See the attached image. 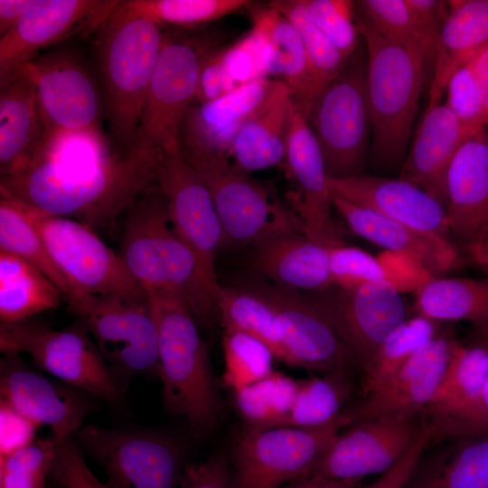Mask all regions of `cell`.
Returning a JSON list of instances; mask_svg holds the SVG:
<instances>
[{
	"label": "cell",
	"instance_id": "e7e4bbea",
	"mask_svg": "<svg viewBox=\"0 0 488 488\" xmlns=\"http://www.w3.org/2000/svg\"><path fill=\"white\" fill-rule=\"evenodd\" d=\"M474 70L488 116V45L476 56Z\"/></svg>",
	"mask_w": 488,
	"mask_h": 488
},
{
	"label": "cell",
	"instance_id": "5b68a950",
	"mask_svg": "<svg viewBox=\"0 0 488 488\" xmlns=\"http://www.w3.org/2000/svg\"><path fill=\"white\" fill-rule=\"evenodd\" d=\"M357 23L367 56L370 158L377 167L401 169L418 108L426 60L388 40L364 19Z\"/></svg>",
	"mask_w": 488,
	"mask_h": 488
},
{
	"label": "cell",
	"instance_id": "03108f58",
	"mask_svg": "<svg viewBox=\"0 0 488 488\" xmlns=\"http://www.w3.org/2000/svg\"><path fill=\"white\" fill-rule=\"evenodd\" d=\"M470 338L473 343L488 344V324L480 327H474Z\"/></svg>",
	"mask_w": 488,
	"mask_h": 488
},
{
	"label": "cell",
	"instance_id": "91938a15",
	"mask_svg": "<svg viewBox=\"0 0 488 488\" xmlns=\"http://www.w3.org/2000/svg\"><path fill=\"white\" fill-rule=\"evenodd\" d=\"M59 465L80 488H112L107 483L97 479L87 465L83 454L73 443L66 445L61 449Z\"/></svg>",
	"mask_w": 488,
	"mask_h": 488
},
{
	"label": "cell",
	"instance_id": "5bb4252c",
	"mask_svg": "<svg viewBox=\"0 0 488 488\" xmlns=\"http://www.w3.org/2000/svg\"><path fill=\"white\" fill-rule=\"evenodd\" d=\"M212 197L226 244L254 247L273 237L304 231L292 208L285 206L232 163L193 168Z\"/></svg>",
	"mask_w": 488,
	"mask_h": 488
},
{
	"label": "cell",
	"instance_id": "83f0119b",
	"mask_svg": "<svg viewBox=\"0 0 488 488\" xmlns=\"http://www.w3.org/2000/svg\"><path fill=\"white\" fill-rule=\"evenodd\" d=\"M329 248L304 231L287 232L254 246L251 263L269 283L315 293L333 286Z\"/></svg>",
	"mask_w": 488,
	"mask_h": 488
},
{
	"label": "cell",
	"instance_id": "8d00e7d4",
	"mask_svg": "<svg viewBox=\"0 0 488 488\" xmlns=\"http://www.w3.org/2000/svg\"><path fill=\"white\" fill-rule=\"evenodd\" d=\"M0 250L18 256L41 270L61 290L73 314L81 299L54 263L23 203L0 192Z\"/></svg>",
	"mask_w": 488,
	"mask_h": 488
},
{
	"label": "cell",
	"instance_id": "603a6c76",
	"mask_svg": "<svg viewBox=\"0 0 488 488\" xmlns=\"http://www.w3.org/2000/svg\"><path fill=\"white\" fill-rule=\"evenodd\" d=\"M455 343L437 334L426 343L388 382L344 409L348 426L388 416H422Z\"/></svg>",
	"mask_w": 488,
	"mask_h": 488
},
{
	"label": "cell",
	"instance_id": "3957f363",
	"mask_svg": "<svg viewBox=\"0 0 488 488\" xmlns=\"http://www.w3.org/2000/svg\"><path fill=\"white\" fill-rule=\"evenodd\" d=\"M164 29L130 11L124 1L98 29L95 49L112 145L126 152L137 141Z\"/></svg>",
	"mask_w": 488,
	"mask_h": 488
},
{
	"label": "cell",
	"instance_id": "db71d44e",
	"mask_svg": "<svg viewBox=\"0 0 488 488\" xmlns=\"http://www.w3.org/2000/svg\"><path fill=\"white\" fill-rule=\"evenodd\" d=\"M488 434V381L478 399L434 432V442Z\"/></svg>",
	"mask_w": 488,
	"mask_h": 488
},
{
	"label": "cell",
	"instance_id": "ee69618b",
	"mask_svg": "<svg viewBox=\"0 0 488 488\" xmlns=\"http://www.w3.org/2000/svg\"><path fill=\"white\" fill-rule=\"evenodd\" d=\"M224 370L222 383L236 392L274 371L275 358L267 345L242 332L224 330L222 336Z\"/></svg>",
	"mask_w": 488,
	"mask_h": 488
},
{
	"label": "cell",
	"instance_id": "ac0fdd59",
	"mask_svg": "<svg viewBox=\"0 0 488 488\" xmlns=\"http://www.w3.org/2000/svg\"><path fill=\"white\" fill-rule=\"evenodd\" d=\"M114 0H33L18 23L0 38V85L13 79L42 49L98 30Z\"/></svg>",
	"mask_w": 488,
	"mask_h": 488
},
{
	"label": "cell",
	"instance_id": "277c9868",
	"mask_svg": "<svg viewBox=\"0 0 488 488\" xmlns=\"http://www.w3.org/2000/svg\"><path fill=\"white\" fill-rule=\"evenodd\" d=\"M146 294L157 327V378L164 406L195 434L208 435L220 421L221 399L199 323L183 297Z\"/></svg>",
	"mask_w": 488,
	"mask_h": 488
},
{
	"label": "cell",
	"instance_id": "6125c7cd",
	"mask_svg": "<svg viewBox=\"0 0 488 488\" xmlns=\"http://www.w3.org/2000/svg\"><path fill=\"white\" fill-rule=\"evenodd\" d=\"M282 488H362L358 480H333L309 475L296 480Z\"/></svg>",
	"mask_w": 488,
	"mask_h": 488
},
{
	"label": "cell",
	"instance_id": "7402d4cb",
	"mask_svg": "<svg viewBox=\"0 0 488 488\" xmlns=\"http://www.w3.org/2000/svg\"><path fill=\"white\" fill-rule=\"evenodd\" d=\"M293 190L292 209L299 217L304 232L326 246L343 243L333 218V201L320 145L306 120L291 102L284 160Z\"/></svg>",
	"mask_w": 488,
	"mask_h": 488
},
{
	"label": "cell",
	"instance_id": "4fadbf2b",
	"mask_svg": "<svg viewBox=\"0 0 488 488\" xmlns=\"http://www.w3.org/2000/svg\"><path fill=\"white\" fill-rule=\"evenodd\" d=\"M19 72L31 82L43 138L61 133L104 135L102 99L96 82L76 54L57 50L39 55Z\"/></svg>",
	"mask_w": 488,
	"mask_h": 488
},
{
	"label": "cell",
	"instance_id": "003e7915",
	"mask_svg": "<svg viewBox=\"0 0 488 488\" xmlns=\"http://www.w3.org/2000/svg\"><path fill=\"white\" fill-rule=\"evenodd\" d=\"M57 483H59L62 488H80L77 483H75L71 478L61 475L56 479Z\"/></svg>",
	"mask_w": 488,
	"mask_h": 488
},
{
	"label": "cell",
	"instance_id": "9a60e30c",
	"mask_svg": "<svg viewBox=\"0 0 488 488\" xmlns=\"http://www.w3.org/2000/svg\"><path fill=\"white\" fill-rule=\"evenodd\" d=\"M244 286L264 298L273 309L286 365L351 375L356 365L312 296L267 281Z\"/></svg>",
	"mask_w": 488,
	"mask_h": 488
},
{
	"label": "cell",
	"instance_id": "e0dca14e",
	"mask_svg": "<svg viewBox=\"0 0 488 488\" xmlns=\"http://www.w3.org/2000/svg\"><path fill=\"white\" fill-rule=\"evenodd\" d=\"M422 425V416H388L350 425L335 436L309 475L361 481L381 474L403 456Z\"/></svg>",
	"mask_w": 488,
	"mask_h": 488
},
{
	"label": "cell",
	"instance_id": "52a82bcc",
	"mask_svg": "<svg viewBox=\"0 0 488 488\" xmlns=\"http://www.w3.org/2000/svg\"><path fill=\"white\" fill-rule=\"evenodd\" d=\"M2 353H25L36 369L108 404L120 407L124 391L85 325L55 329L33 319L0 324Z\"/></svg>",
	"mask_w": 488,
	"mask_h": 488
},
{
	"label": "cell",
	"instance_id": "c3c4849f",
	"mask_svg": "<svg viewBox=\"0 0 488 488\" xmlns=\"http://www.w3.org/2000/svg\"><path fill=\"white\" fill-rule=\"evenodd\" d=\"M476 56L461 66L449 79L445 91V104L463 126L480 130L488 126V116L474 70Z\"/></svg>",
	"mask_w": 488,
	"mask_h": 488
},
{
	"label": "cell",
	"instance_id": "7bdbcfd3",
	"mask_svg": "<svg viewBox=\"0 0 488 488\" xmlns=\"http://www.w3.org/2000/svg\"><path fill=\"white\" fill-rule=\"evenodd\" d=\"M127 7L163 28H195L248 8V0H127Z\"/></svg>",
	"mask_w": 488,
	"mask_h": 488
},
{
	"label": "cell",
	"instance_id": "8992f818",
	"mask_svg": "<svg viewBox=\"0 0 488 488\" xmlns=\"http://www.w3.org/2000/svg\"><path fill=\"white\" fill-rule=\"evenodd\" d=\"M220 46L218 34L202 26L164 29L137 140L159 147L165 155L179 152L181 124L195 102L203 62Z\"/></svg>",
	"mask_w": 488,
	"mask_h": 488
},
{
	"label": "cell",
	"instance_id": "7c38bea8",
	"mask_svg": "<svg viewBox=\"0 0 488 488\" xmlns=\"http://www.w3.org/2000/svg\"><path fill=\"white\" fill-rule=\"evenodd\" d=\"M75 315L124 392L137 375L158 377L157 327L147 294L90 296Z\"/></svg>",
	"mask_w": 488,
	"mask_h": 488
},
{
	"label": "cell",
	"instance_id": "be15d7a7",
	"mask_svg": "<svg viewBox=\"0 0 488 488\" xmlns=\"http://www.w3.org/2000/svg\"><path fill=\"white\" fill-rule=\"evenodd\" d=\"M465 249L479 267L488 270V225Z\"/></svg>",
	"mask_w": 488,
	"mask_h": 488
},
{
	"label": "cell",
	"instance_id": "60d3db41",
	"mask_svg": "<svg viewBox=\"0 0 488 488\" xmlns=\"http://www.w3.org/2000/svg\"><path fill=\"white\" fill-rule=\"evenodd\" d=\"M297 380L280 371L233 392L236 410L246 427L263 429L285 427Z\"/></svg>",
	"mask_w": 488,
	"mask_h": 488
},
{
	"label": "cell",
	"instance_id": "681fc988",
	"mask_svg": "<svg viewBox=\"0 0 488 488\" xmlns=\"http://www.w3.org/2000/svg\"><path fill=\"white\" fill-rule=\"evenodd\" d=\"M330 273L333 286L352 289L365 284L384 281L376 256L343 242L331 246Z\"/></svg>",
	"mask_w": 488,
	"mask_h": 488
},
{
	"label": "cell",
	"instance_id": "f546056e",
	"mask_svg": "<svg viewBox=\"0 0 488 488\" xmlns=\"http://www.w3.org/2000/svg\"><path fill=\"white\" fill-rule=\"evenodd\" d=\"M488 45V0L449 1L439 34L428 105L441 103L452 75Z\"/></svg>",
	"mask_w": 488,
	"mask_h": 488
},
{
	"label": "cell",
	"instance_id": "7a4b0ae2",
	"mask_svg": "<svg viewBox=\"0 0 488 488\" xmlns=\"http://www.w3.org/2000/svg\"><path fill=\"white\" fill-rule=\"evenodd\" d=\"M120 256L128 271L145 291L183 297L198 323L216 317L221 285L211 282L200 263L174 230L166 202L157 183L127 211Z\"/></svg>",
	"mask_w": 488,
	"mask_h": 488
},
{
	"label": "cell",
	"instance_id": "6da1fadb",
	"mask_svg": "<svg viewBox=\"0 0 488 488\" xmlns=\"http://www.w3.org/2000/svg\"><path fill=\"white\" fill-rule=\"evenodd\" d=\"M164 155L159 147L138 139L131 149L116 150L91 165L33 163L1 176L0 192L39 212L71 218L96 230H106L157 183Z\"/></svg>",
	"mask_w": 488,
	"mask_h": 488
},
{
	"label": "cell",
	"instance_id": "4dcf8cb0",
	"mask_svg": "<svg viewBox=\"0 0 488 488\" xmlns=\"http://www.w3.org/2000/svg\"><path fill=\"white\" fill-rule=\"evenodd\" d=\"M43 140L33 88L21 72L0 85V173L11 175L37 155Z\"/></svg>",
	"mask_w": 488,
	"mask_h": 488
},
{
	"label": "cell",
	"instance_id": "ab89813d",
	"mask_svg": "<svg viewBox=\"0 0 488 488\" xmlns=\"http://www.w3.org/2000/svg\"><path fill=\"white\" fill-rule=\"evenodd\" d=\"M436 322L408 318L379 346L361 371V396L388 382L426 343L436 335Z\"/></svg>",
	"mask_w": 488,
	"mask_h": 488
},
{
	"label": "cell",
	"instance_id": "f907efd6",
	"mask_svg": "<svg viewBox=\"0 0 488 488\" xmlns=\"http://www.w3.org/2000/svg\"><path fill=\"white\" fill-rule=\"evenodd\" d=\"M223 64L233 90L247 83L268 79L264 69L259 42L251 30L233 44L225 46Z\"/></svg>",
	"mask_w": 488,
	"mask_h": 488
},
{
	"label": "cell",
	"instance_id": "680465c9",
	"mask_svg": "<svg viewBox=\"0 0 488 488\" xmlns=\"http://www.w3.org/2000/svg\"><path fill=\"white\" fill-rule=\"evenodd\" d=\"M224 49L225 46L218 47L204 61L194 104H206L233 91L224 69Z\"/></svg>",
	"mask_w": 488,
	"mask_h": 488
},
{
	"label": "cell",
	"instance_id": "8fae6325",
	"mask_svg": "<svg viewBox=\"0 0 488 488\" xmlns=\"http://www.w3.org/2000/svg\"><path fill=\"white\" fill-rule=\"evenodd\" d=\"M74 441L104 470L112 488H177L185 470L175 438L149 430L83 426Z\"/></svg>",
	"mask_w": 488,
	"mask_h": 488
},
{
	"label": "cell",
	"instance_id": "cb8c5ba5",
	"mask_svg": "<svg viewBox=\"0 0 488 488\" xmlns=\"http://www.w3.org/2000/svg\"><path fill=\"white\" fill-rule=\"evenodd\" d=\"M332 196L377 211L421 232L450 240L446 208L427 192L401 178L361 174L328 178Z\"/></svg>",
	"mask_w": 488,
	"mask_h": 488
},
{
	"label": "cell",
	"instance_id": "ffe728a7",
	"mask_svg": "<svg viewBox=\"0 0 488 488\" xmlns=\"http://www.w3.org/2000/svg\"><path fill=\"white\" fill-rule=\"evenodd\" d=\"M157 185L164 196L171 223L215 285V262L226 238L211 192L180 152L165 155Z\"/></svg>",
	"mask_w": 488,
	"mask_h": 488
},
{
	"label": "cell",
	"instance_id": "94428289",
	"mask_svg": "<svg viewBox=\"0 0 488 488\" xmlns=\"http://www.w3.org/2000/svg\"><path fill=\"white\" fill-rule=\"evenodd\" d=\"M33 3V0H0V38L18 23Z\"/></svg>",
	"mask_w": 488,
	"mask_h": 488
},
{
	"label": "cell",
	"instance_id": "b9f144b4",
	"mask_svg": "<svg viewBox=\"0 0 488 488\" xmlns=\"http://www.w3.org/2000/svg\"><path fill=\"white\" fill-rule=\"evenodd\" d=\"M267 5L286 17L297 31L305 47L317 98L342 72L350 59H345L315 24L302 0H273Z\"/></svg>",
	"mask_w": 488,
	"mask_h": 488
},
{
	"label": "cell",
	"instance_id": "9c48e42d",
	"mask_svg": "<svg viewBox=\"0 0 488 488\" xmlns=\"http://www.w3.org/2000/svg\"><path fill=\"white\" fill-rule=\"evenodd\" d=\"M347 426L343 412L330 424L314 428L244 427L232 442V488H282L306 477Z\"/></svg>",
	"mask_w": 488,
	"mask_h": 488
},
{
	"label": "cell",
	"instance_id": "7dc6e473",
	"mask_svg": "<svg viewBox=\"0 0 488 488\" xmlns=\"http://www.w3.org/2000/svg\"><path fill=\"white\" fill-rule=\"evenodd\" d=\"M307 13L347 60L360 48L355 4L349 0H302Z\"/></svg>",
	"mask_w": 488,
	"mask_h": 488
},
{
	"label": "cell",
	"instance_id": "d590c367",
	"mask_svg": "<svg viewBox=\"0 0 488 488\" xmlns=\"http://www.w3.org/2000/svg\"><path fill=\"white\" fill-rule=\"evenodd\" d=\"M414 310L434 322L468 321L474 327L488 324V278L434 277L415 292Z\"/></svg>",
	"mask_w": 488,
	"mask_h": 488
},
{
	"label": "cell",
	"instance_id": "836d02e7",
	"mask_svg": "<svg viewBox=\"0 0 488 488\" xmlns=\"http://www.w3.org/2000/svg\"><path fill=\"white\" fill-rule=\"evenodd\" d=\"M488 381V344L455 343L437 389L422 418L433 432L468 408Z\"/></svg>",
	"mask_w": 488,
	"mask_h": 488
},
{
	"label": "cell",
	"instance_id": "4316f807",
	"mask_svg": "<svg viewBox=\"0 0 488 488\" xmlns=\"http://www.w3.org/2000/svg\"><path fill=\"white\" fill-rule=\"evenodd\" d=\"M251 31L261 51L267 77L283 82L291 92V99L306 117L316 96L313 88L309 64L302 40L280 12L269 6L253 5L248 7Z\"/></svg>",
	"mask_w": 488,
	"mask_h": 488
},
{
	"label": "cell",
	"instance_id": "9f6ffc18",
	"mask_svg": "<svg viewBox=\"0 0 488 488\" xmlns=\"http://www.w3.org/2000/svg\"><path fill=\"white\" fill-rule=\"evenodd\" d=\"M432 441V428L424 421L418 436L403 456L373 483L362 488H405L417 463Z\"/></svg>",
	"mask_w": 488,
	"mask_h": 488
},
{
	"label": "cell",
	"instance_id": "1f68e13d",
	"mask_svg": "<svg viewBox=\"0 0 488 488\" xmlns=\"http://www.w3.org/2000/svg\"><path fill=\"white\" fill-rule=\"evenodd\" d=\"M291 102V92L281 82L243 123L231 149V163L239 171L249 174L284 163Z\"/></svg>",
	"mask_w": 488,
	"mask_h": 488
},
{
	"label": "cell",
	"instance_id": "d4e9b609",
	"mask_svg": "<svg viewBox=\"0 0 488 488\" xmlns=\"http://www.w3.org/2000/svg\"><path fill=\"white\" fill-rule=\"evenodd\" d=\"M446 213L450 236L466 247L488 225V131L468 137L446 174Z\"/></svg>",
	"mask_w": 488,
	"mask_h": 488
},
{
	"label": "cell",
	"instance_id": "30bf717a",
	"mask_svg": "<svg viewBox=\"0 0 488 488\" xmlns=\"http://www.w3.org/2000/svg\"><path fill=\"white\" fill-rule=\"evenodd\" d=\"M23 205L57 267L80 297L79 310L90 296L146 294L120 254L110 249L96 230L77 220L44 214Z\"/></svg>",
	"mask_w": 488,
	"mask_h": 488
},
{
	"label": "cell",
	"instance_id": "f5cc1de1",
	"mask_svg": "<svg viewBox=\"0 0 488 488\" xmlns=\"http://www.w3.org/2000/svg\"><path fill=\"white\" fill-rule=\"evenodd\" d=\"M180 488H232L229 457L216 451L202 462L187 465Z\"/></svg>",
	"mask_w": 488,
	"mask_h": 488
},
{
	"label": "cell",
	"instance_id": "d6986e66",
	"mask_svg": "<svg viewBox=\"0 0 488 488\" xmlns=\"http://www.w3.org/2000/svg\"><path fill=\"white\" fill-rule=\"evenodd\" d=\"M0 394L39 427H48L58 444L74 438L93 410L92 396L29 366L18 353H3Z\"/></svg>",
	"mask_w": 488,
	"mask_h": 488
},
{
	"label": "cell",
	"instance_id": "bcb514c9",
	"mask_svg": "<svg viewBox=\"0 0 488 488\" xmlns=\"http://www.w3.org/2000/svg\"><path fill=\"white\" fill-rule=\"evenodd\" d=\"M57 454L58 443L49 437L0 455V488H46Z\"/></svg>",
	"mask_w": 488,
	"mask_h": 488
},
{
	"label": "cell",
	"instance_id": "74e56055",
	"mask_svg": "<svg viewBox=\"0 0 488 488\" xmlns=\"http://www.w3.org/2000/svg\"><path fill=\"white\" fill-rule=\"evenodd\" d=\"M216 317L224 330L249 334L263 342L275 358L286 363L273 309L260 296L246 286H221L216 298Z\"/></svg>",
	"mask_w": 488,
	"mask_h": 488
},
{
	"label": "cell",
	"instance_id": "e575fe53",
	"mask_svg": "<svg viewBox=\"0 0 488 488\" xmlns=\"http://www.w3.org/2000/svg\"><path fill=\"white\" fill-rule=\"evenodd\" d=\"M64 300L61 290L41 270L23 258L0 250V321L33 319L56 309Z\"/></svg>",
	"mask_w": 488,
	"mask_h": 488
},
{
	"label": "cell",
	"instance_id": "11a10c76",
	"mask_svg": "<svg viewBox=\"0 0 488 488\" xmlns=\"http://www.w3.org/2000/svg\"><path fill=\"white\" fill-rule=\"evenodd\" d=\"M39 426L16 410L6 401L0 400V455L17 451L35 438Z\"/></svg>",
	"mask_w": 488,
	"mask_h": 488
},
{
	"label": "cell",
	"instance_id": "484cf974",
	"mask_svg": "<svg viewBox=\"0 0 488 488\" xmlns=\"http://www.w3.org/2000/svg\"><path fill=\"white\" fill-rule=\"evenodd\" d=\"M425 112L399 178L421 188L446 208L448 167L463 143L479 130L463 126L446 104L427 105Z\"/></svg>",
	"mask_w": 488,
	"mask_h": 488
},
{
	"label": "cell",
	"instance_id": "f35d334b",
	"mask_svg": "<svg viewBox=\"0 0 488 488\" xmlns=\"http://www.w3.org/2000/svg\"><path fill=\"white\" fill-rule=\"evenodd\" d=\"M352 393L350 376L323 373L297 380L295 399L286 426L314 428L337 419Z\"/></svg>",
	"mask_w": 488,
	"mask_h": 488
},
{
	"label": "cell",
	"instance_id": "44dd1931",
	"mask_svg": "<svg viewBox=\"0 0 488 488\" xmlns=\"http://www.w3.org/2000/svg\"><path fill=\"white\" fill-rule=\"evenodd\" d=\"M281 81L261 79L225 96L192 104L179 131V152L193 168L231 163L234 139L243 123L279 87Z\"/></svg>",
	"mask_w": 488,
	"mask_h": 488
},
{
	"label": "cell",
	"instance_id": "f6af8a7d",
	"mask_svg": "<svg viewBox=\"0 0 488 488\" xmlns=\"http://www.w3.org/2000/svg\"><path fill=\"white\" fill-rule=\"evenodd\" d=\"M356 3L363 19L382 36L426 61L431 58L406 0H361Z\"/></svg>",
	"mask_w": 488,
	"mask_h": 488
},
{
	"label": "cell",
	"instance_id": "2e32d148",
	"mask_svg": "<svg viewBox=\"0 0 488 488\" xmlns=\"http://www.w3.org/2000/svg\"><path fill=\"white\" fill-rule=\"evenodd\" d=\"M361 371L383 341L407 318L401 294L385 281L311 295Z\"/></svg>",
	"mask_w": 488,
	"mask_h": 488
},
{
	"label": "cell",
	"instance_id": "f1b7e54d",
	"mask_svg": "<svg viewBox=\"0 0 488 488\" xmlns=\"http://www.w3.org/2000/svg\"><path fill=\"white\" fill-rule=\"evenodd\" d=\"M332 201L333 208L356 235L383 250L413 256L434 277L460 264V256L451 240L421 232L342 198L332 196Z\"/></svg>",
	"mask_w": 488,
	"mask_h": 488
},
{
	"label": "cell",
	"instance_id": "d6a6232c",
	"mask_svg": "<svg viewBox=\"0 0 488 488\" xmlns=\"http://www.w3.org/2000/svg\"><path fill=\"white\" fill-rule=\"evenodd\" d=\"M442 440L425 450L405 488H488V434Z\"/></svg>",
	"mask_w": 488,
	"mask_h": 488
},
{
	"label": "cell",
	"instance_id": "6f0895ef",
	"mask_svg": "<svg viewBox=\"0 0 488 488\" xmlns=\"http://www.w3.org/2000/svg\"><path fill=\"white\" fill-rule=\"evenodd\" d=\"M418 26L419 33L434 58L436 42L447 18L449 1L406 0Z\"/></svg>",
	"mask_w": 488,
	"mask_h": 488
},
{
	"label": "cell",
	"instance_id": "ba28073f",
	"mask_svg": "<svg viewBox=\"0 0 488 488\" xmlns=\"http://www.w3.org/2000/svg\"><path fill=\"white\" fill-rule=\"evenodd\" d=\"M366 71V52L359 48L318 95L305 117L323 153L328 178L362 174L371 132Z\"/></svg>",
	"mask_w": 488,
	"mask_h": 488
},
{
	"label": "cell",
	"instance_id": "816d5d0a",
	"mask_svg": "<svg viewBox=\"0 0 488 488\" xmlns=\"http://www.w3.org/2000/svg\"><path fill=\"white\" fill-rule=\"evenodd\" d=\"M376 257L381 267L384 281L400 294L415 293L434 277L418 258L409 254L382 250Z\"/></svg>",
	"mask_w": 488,
	"mask_h": 488
}]
</instances>
